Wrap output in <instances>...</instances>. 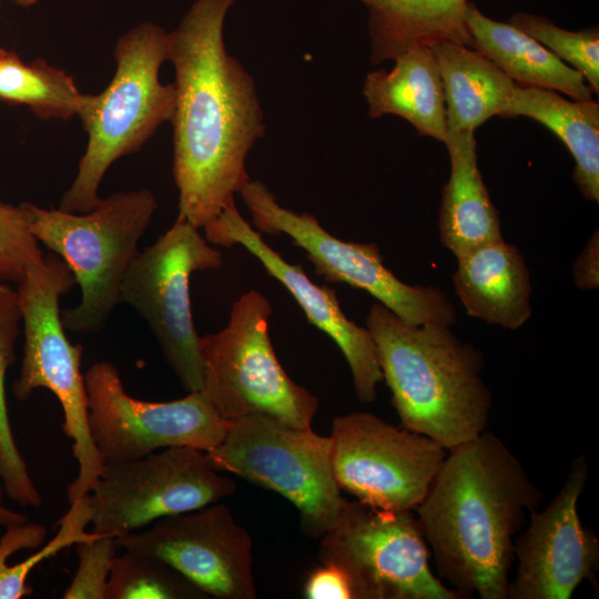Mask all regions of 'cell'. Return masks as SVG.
I'll return each mask as SVG.
<instances>
[{"mask_svg": "<svg viewBox=\"0 0 599 599\" xmlns=\"http://www.w3.org/2000/svg\"><path fill=\"white\" fill-rule=\"evenodd\" d=\"M235 1L195 0L169 32L177 216L199 229L251 180L246 159L266 130L255 82L224 42L225 18Z\"/></svg>", "mask_w": 599, "mask_h": 599, "instance_id": "cell-1", "label": "cell"}, {"mask_svg": "<svg viewBox=\"0 0 599 599\" xmlns=\"http://www.w3.org/2000/svg\"><path fill=\"white\" fill-rule=\"evenodd\" d=\"M542 493L494 433L447 450L414 509L437 577L460 598L507 599L514 544Z\"/></svg>", "mask_w": 599, "mask_h": 599, "instance_id": "cell-2", "label": "cell"}, {"mask_svg": "<svg viewBox=\"0 0 599 599\" xmlns=\"http://www.w3.org/2000/svg\"><path fill=\"white\" fill-rule=\"evenodd\" d=\"M400 425L449 450L486 430L493 406L484 357L449 325H415L380 303L366 318Z\"/></svg>", "mask_w": 599, "mask_h": 599, "instance_id": "cell-3", "label": "cell"}, {"mask_svg": "<svg viewBox=\"0 0 599 599\" xmlns=\"http://www.w3.org/2000/svg\"><path fill=\"white\" fill-rule=\"evenodd\" d=\"M115 73L99 94H85L79 111L88 133L87 149L59 209L84 213L100 201L109 167L138 152L174 111L173 83L160 81L169 60V32L145 21L121 35L114 47Z\"/></svg>", "mask_w": 599, "mask_h": 599, "instance_id": "cell-4", "label": "cell"}, {"mask_svg": "<svg viewBox=\"0 0 599 599\" xmlns=\"http://www.w3.org/2000/svg\"><path fill=\"white\" fill-rule=\"evenodd\" d=\"M22 204L32 235L67 263L80 287V302L61 311L65 329L101 331L120 303L124 275L158 210L154 194L149 189L115 192L84 213Z\"/></svg>", "mask_w": 599, "mask_h": 599, "instance_id": "cell-5", "label": "cell"}, {"mask_svg": "<svg viewBox=\"0 0 599 599\" xmlns=\"http://www.w3.org/2000/svg\"><path fill=\"white\" fill-rule=\"evenodd\" d=\"M75 284L67 263L52 252L29 266L18 283L24 345L19 376L12 384L19 400L45 388L61 404L62 430L73 440L72 453L79 464L78 476L67 489L70 504L92 490L104 466L89 429L88 396L80 369L83 346L69 341L61 318L60 298Z\"/></svg>", "mask_w": 599, "mask_h": 599, "instance_id": "cell-6", "label": "cell"}, {"mask_svg": "<svg viewBox=\"0 0 599 599\" xmlns=\"http://www.w3.org/2000/svg\"><path fill=\"white\" fill-rule=\"evenodd\" d=\"M272 313L270 301L252 290L233 303L224 328L201 336L200 392L229 422L263 415L292 427H311L318 398L278 362L268 333Z\"/></svg>", "mask_w": 599, "mask_h": 599, "instance_id": "cell-7", "label": "cell"}, {"mask_svg": "<svg viewBox=\"0 0 599 599\" xmlns=\"http://www.w3.org/2000/svg\"><path fill=\"white\" fill-rule=\"evenodd\" d=\"M216 470L233 474L286 498L302 531L322 538L347 500L333 470L332 437L263 415L230 420L223 440L206 451Z\"/></svg>", "mask_w": 599, "mask_h": 599, "instance_id": "cell-8", "label": "cell"}, {"mask_svg": "<svg viewBox=\"0 0 599 599\" xmlns=\"http://www.w3.org/2000/svg\"><path fill=\"white\" fill-rule=\"evenodd\" d=\"M221 265V252L199 227L177 216L153 244L138 252L122 281L120 303L130 305L146 323L187 393L199 392L203 385L201 336L193 322L190 278L194 272Z\"/></svg>", "mask_w": 599, "mask_h": 599, "instance_id": "cell-9", "label": "cell"}, {"mask_svg": "<svg viewBox=\"0 0 599 599\" xmlns=\"http://www.w3.org/2000/svg\"><path fill=\"white\" fill-rule=\"evenodd\" d=\"M319 557L348 577L356 599H458L429 566L414 511L348 501L321 538Z\"/></svg>", "mask_w": 599, "mask_h": 599, "instance_id": "cell-10", "label": "cell"}, {"mask_svg": "<svg viewBox=\"0 0 599 599\" xmlns=\"http://www.w3.org/2000/svg\"><path fill=\"white\" fill-rule=\"evenodd\" d=\"M260 233L285 234L305 252L315 273L329 283H345L375 297L404 321L423 325L453 326L456 309L437 287L408 285L398 280L383 262L374 243L346 242L331 235L308 213L282 206L261 181L250 180L238 192Z\"/></svg>", "mask_w": 599, "mask_h": 599, "instance_id": "cell-11", "label": "cell"}, {"mask_svg": "<svg viewBox=\"0 0 599 599\" xmlns=\"http://www.w3.org/2000/svg\"><path fill=\"white\" fill-rule=\"evenodd\" d=\"M235 491V481L214 468L206 451L162 448L135 460L104 464L89 493L90 524L92 531L118 538Z\"/></svg>", "mask_w": 599, "mask_h": 599, "instance_id": "cell-12", "label": "cell"}, {"mask_svg": "<svg viewBox=\"0 0 599 599\" xmlns=\"http://www.w3.org/2000/svg\"><path fill=\"white\" fill-rule=\"evenodd\" d=\"M84 383L89 429L104 464L135 460L167 447L210 451L229 427L200 390L170 402L131 396L108 361L92 364Z\"/></svg>", "mask_w": 599, "mask_h": 599, "instance_id": "cell-13", "label": "cell"}, {"mask_svg": "<svg viewBox=\"0 0 599 599\" xmlns=\"http://www.w3.org/2000/svg\"><path fill=\"white\" fill-rule=\"evenodd\" d=\"M331 437L341 490L390 511H414L447 455L432 438L366 412L335 417Z\"/></svg>", "mask_w": 599, "mask_h": 599, "instance_id": "cell-14", "label": "cell"}, {"mask_svg": "<svg viewBox=\"0 0 599 599\" xmlns=\"http://www.w3.org/2000/svg\"><path fill=\"white\" fill-rule=\"evenodd\" d=\"M120 549L160 560L215 599H255L252 539L229 506L163 517L116 538Z\"/></svg>", "mask_w": 599, "mask_h": 599, "instance_id": "cell-15", "label": "cell"}, {"mask_svg": "<svg viewBox=\"0 0 599 599\" xmlns=\"http://www.w3.org/2000/svg\"><path fill=\"white\" fill-rule=\"evenodd\" d=\"M588 478V461L581 455L551 501L542 510H529V521L515 539L518 565L507 599H570L583 580L595 583L599 539L578 514Z\"/></svg>", "mask_w": 599, "mask_h": 599, "instance_id": "cell-16", "label": "cell"}, {"mask_svg": "<svg viewBox=\"0 0 599 599\" xmlns=\"http://www.w3.org/2000/svg\"><path fill=\"white\" fill-rule=\"evenodd\" d=\"M202 229L211 244L224 247L240 245L258 260L267 274L295 298L308 322L338 346L349 366L358 400L374 402L377 384L383 380L375 342L367 327L357 325L344 314L336 291L315 284L301 265L286 262L241 215L235 200Z\"/></svg>", "mask_w": 599, "mask_h": 599, "instance_id": "cell-17", "label": "cell"}, {"mask_svg": "<svg viewBox=\"0 0 599 599\" xmlns=\"http://www.w3.org/2000/svg\"><path fill=\"white\" fill-rule=\"evenodd\" d=\"M455 292L468 315L518 329L531 315V283L525 258L504 241L480 244L457 257Z\"/></svg>", "mask_w": 599, "mask_h": 599, "instance_id": "cell-18", "label": "cell"}, {"mask_svg": "<svg viewBox=\"0 0 599 599\" xmlns=\"http://www.w3.org/2000/svg\"><path fill=\"white\" fill-rule=\"evenodd\" d=\"M390 71L369 72L363 84L368 114L398 115L419 135L444 141L447 132L443 82L429 45L412 48L394 59Z\"/></svg>", "mask_w": 599, "mask_h": 599, "instance_id": "cell-19", "label": "cell"}, {"mask_svg": "<svg viewBox=\"0 0 599 599\" xmlns=\"http://www.w3.org/2000/svg\"><path fill=\"white\" fill-rule=\"evenodd\" d=\"M443 142L449 153L450 175L443 187L439 236L458 257L501 238L500 220L478 167L474 131L447 130Z\"/></svg>", "mask_w": 599, "mask_h": 599, "instance_id": "cell-20", "label": "cell"}, {"mask_svg": "<svg viewBox=\"0 0 599 599\" xmlns=\"http://www.w3.org/2000/svg\"><path fill=\"white\" fill-rule=\"evenodd\" d=\"M466 23L473 48L521 87L565 93L577 101L592 100L582 74L512 24L486 17L468 3Z\"/></svg>", "mask_w": 599, "mask_h": 599, "instance_id": "cell-21", "label": "cell"}, {"mask_svg": "<svg viewBox=\"0 0 599 599\" xmlns=\"http://www.w3.org/2000/svg\"><path fill=\"white\" fill-rule=\"evenodd\" d=\"M368 10L370 60L379 64L439 41L473 48L467 0H359Z\"/></svg>", "mask_w": 599, "mask_h": 599, "instance_id": "cell-22", "label": "cell"}, {"mask_svg": "<svg viewBox=\"0 0 599 599\" xmlns=\"http://www.w3.org/2000/svg\"><path fill=\"white\" fill-rule=\"evenodd\" d=\"M429 47L443 82L447 130L475 131L495 115L505 118L517 83L464 43L439 41Z\"/></svg>", "mask_w": 599, "mask_h": 599, "instance_id": "cell-23", "label": "cell"}, {"mask_svg": "<svg viewBox=\"0 0 599 599\" xmlns=\"http://www.w3.org/2000/svg\"><path fill=\"white\" fill-rule=\"evenodd\" d=\"M527 116L544 124L575 159L572 177L582 195L599 201V104L569 101L557 91L516 84L505 118Z\"/></svg>", "mask_w": 599, "mask_h": 599, "instance_id": "cell-24", "label": "cell"}, {"mask_svg": "<svg viewBox=\"0 0 599 599\" xmlns=\"http://www.w3.org/2000/svg\"><path fill=\"white\" fill-rule=\"evenodd\" d=\"M91 510L89 494L70 504L68 511L59 520L54 537L38 551L9 566L7 560L21 549L40 547L47 535L45 527L37 522H22L6 527L0 538V599H20L32 595L28 577L33 568L62 549L97 538L101 534L87 531Z\"/></svg>", "mask_w": 599, "mask_h": 599, "instance_id": "cell-25", "label": "cell"}, {"mask_svg": "<svg viewBox=\"0 0 599 599\" xmlns=\"http://www.w3.org/2000/svg\"><path fill=\"white\" fill-rule=\"evenodd\" d=\"M83 97L70 74L43 59L26 63L6 50L0 60V100L26 105L39 119L69 120L79 114Z\"/></svg>", "mask_w": 599, "mask_h": 599, "instance_id": "cell-26", "label": "cell"}, {"mask_svg": "<svg viewBox=\"0 0 599 599\" xmlns=\"http://www.w3.org/2000/svg\"><path fill=\"white\" fill-rule=\"evenodd\" d=\"M22 315L18 291L0 280V478L7 496L22 507L40 508L42 497L19 450L9 419L6 376L16 361Z\"/></svg>", "mask_w": 599, "mask_h": 599, "instance_id": "cell-27", "label": "cell"}, {"mask_svg": "<svg viewBox=\"0 0 599 599\" xmlns=\"http://www.w3.org/2000/svg\"><path fill=\"white\" fill-rule=\"evenodd\" d=\"M199 589L166 564L124 551L115 556L105 599H201Z\"/></svg>", "mask_w": 599, "mask_h": 599, "instance_id": "cell-28", "label": "cell"}, {"mask_svg": "<svg viewBox=\"0 0 599 599\" xmlns=\"http://www.w3.org/2000/svg\"><path fill=\"white\" fill-rule=\"evenodd\" d=\"M537 40L561 61L579 71L592 92H599V31L598 28L580 31L565 30L545 17L517 12L508 21Z\"/></svg>", "mask_w": 599, "mask_h": 599, "instance_id": "cell-29", "label": "cell"}, {"mask_svg": "<svg viewBox=\"0 0 599 599\" xmlns=\"http://www.w3.org/2000/svg\"><path fill=\"white\" fill-rule=\"evenodd\" d=\"M43 255L30 232L22 203L12 205L0 201V280L18 284L28 267Z\"/></svg>", "mask_w": 599, "mask_h": 599, "instance_id": "cell-30", "label": "cell"}, {"mask_svg": "<svg viewBox=\"0 0 599 599\" xmlns=\"http://www.w3.org/2000/svg\"><path fill=\"white\" fill-rule=\"evenodd\" d=\"M118 549L116 538L109 535L77 544L78 569L62 598L105 599Z\"/></svg>", "mask_w": 599, "mask_h": 599, "instance_id": "cell-31", "label": "cell"}, {"mask_svg": "<svg viewBox=\"0 0 599 599\" xmlns=\"http://www.w3.org/2000/svg\"><path fill=\"white\" fill-rule=\"evenodd\" d=\"M303 592L307 599H356L347 575L331 561L309 572Z\"/></svg>", "mask_w": 599, "mask_h": 599, "instance_id": "cell-32", "label": "cell"}, {"mask_svg": "<svg viewBox=\"0 0 599 599\" xmlns=\"http://www.w3.org/2000/svg\"><path fill=\"white\" fill-rule=\"evenodd\" d=\"M598 231L591 236L573 265L576 285L581 290H593L599 284L598 270Z\"/></svg>", "mask_w": 599, "mask_h": 599, "instance_id": "cell-33", "label": "cell"}, {"mask_svg": "<svg viewBox=\"0 0 599 599\" xmlns=\"http://www.w3.org/2000/svg\"><path fill=\"white\" fill-rule=\"evenodd\" d=\"M28 521L24 514L11 510L3 505V488L0 487V527L22 524Z\"/></svg>", "mask_w": 599, "mask_h": 599, "instance_id": "cell-34", "label": "cell"}, {"mask_svg": "<svg viewBox=\"0 0 599 599\" xmlns=\"http://www.w3.org/2000/svg\"><path fill=\"white\" fill-rule=\"evenodd\" d=\"M22 8H30L34 6L39 0H7Z\"/></svg>", "mask_w": 599, "mask_h": 599, "instance_id": "cell-35", "label": "cell"}, {"mask_svg": "<svg viewBox=\"0 0 599 599\" xmlns=\"http://www.w3.org/2000/svg\"><path fill=\"white\" fill-rule=\"evenodd\" d=\"M4 52H6V50L2 49V48H0V60H1V58L3 57Z\"/></svg>", "mask_w": 599, "mask_h": 599, "instance_id": "cell-36", "label": "cell"}, {"mask_svg": "<svg viewBox=\"0 0 599 599\" xmlns=\"http://www.w3.org/2000/svg\"><path fill=\"white\" fill-rule=\"evenodd\" d=\"M1 1V0H0Z\"/></svg>", "mask_w": 599, "mask_h": 599, "instance_id": "cell-37", "label": "cell"}]
</instances>
